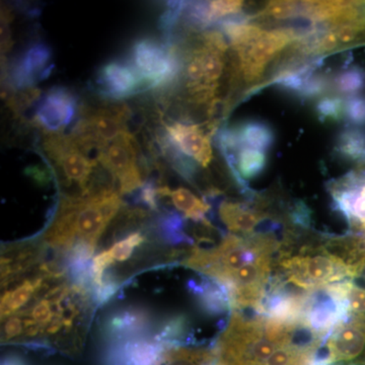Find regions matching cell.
Returning a JSON list of instances; mask_svg holds the SVG:
<instances>
[{
  "instance_id": "1",
  "label": "cell",
  "mask_w": 365,
  "mask_h": 365,
  "mask_svg": "<svg viewBox=\"0 0 365 365\" xmlns=\"http://www.w3.org/2000/svg\"><path fill=\"white\" fill-rule=\"evenodd\" d=\"M1 280L2 344L81 351L96 304L90 285L30 246L2 257Z\"/></svg>"
},
{
  "instance_id": "2",
  "label": "cell",
  "mask_w": 365,
  "mask_h": 365,
  "mask_svg": "<svg viewBox=\"0 0 365 365\" xmlns=\"http://www.w3.org/2000/svg\"><path fill=\"white\" fill-rule=\"evenodd\" d=\"M121 204L116 191L90 198L63 199L46 232L45 244L66 254L72 265H88L98 240Z\"/></svg>"
},
{
  "instance_id": "3",
  "label": "cell",
  "mask_w": 365,
  "mask_h": 365,
  "mask_svg": "<svg viewBox=\"0 0 365 365\" xmlns=\"http://www.w3.org/2000/svg\"><path fill=\"white\" fill-rule=\"evenodd\" d=\"M44 148L47 155L59 169L61 181L67 186H76L78 198H90L100 195L93 182V168L97 160H91L79 146L73 136L50 133L46 136Z\"/></svg>"
},
{
  "instance_id": "4",
  "label": "cell",
  "mask_w": 365,
  "mask_h": 365,
  "mask_svg": "<svg viewBox=\"0 0 365 365\" xmlns=\"http://www.w3.org/2000/svg\"><path fill=\"white\" fill-rule=\"evenodd\" d=\"M133 68L146 86H167L179 78L182 69L181 53L157 41L143 39L133 46Z\"/></svg>"
},
{
  "instance_id": "5",
  "label": "cell",
  "mask_w": 365,
  "mask_h": 365,
  "mask_svg": "<svg viewBox=\"0 0 365 365\" xmlns=\"http://www.w3.org/2000/svg\"><path fill=\"white\" fill-rule=\"evenodd\" d=\"M323 365H365V314H352L327 338Z\"/></svg>"
},
{
  "instance_id": "6",
  "label": "cell",
  "mask_w": 365,
  "mask_h": 365,
  "mask_svg": "<svg viewBox=\"0 0 365 365\" xmlns=\"http://www.w3.org/2000/svg\"><path fill=\"white\" fill-rule=\"evenodd\" d=\"M300 37L294 29L264 31L258 39L237 51L242 78L247 83L259 81L274 57Z\"/></svg>"
},
{
  "instance_id": "7",
  "label": "cell",
  "mask_w": 365,
  "mask_h": 365,
  "mask_svg": "<svg viewBox=\"0 0 365 365\" xmlns=\"http://www.w3.org/2000/svg\"><path fill=\"white\" fill-rule=\"evenodd\" d=\"M98 160L116 180L120 193H129L143 186L131 134H124L105 146L98 153Z\"/></svg>"
},
{
  "instance_id": "8",
  "label": "cell",
  "mask_w": 365,
  "mask_h": 365,
  "mask_svg": "<svg viewBox=\"0 0 365 365\" xmlns=\"http://www.w3.org/2000/svg\"><path fill=\"white\" fill-rule=\"evenodd\" d=\"M78 102L64 88H54L46 93L36 111L38 124L51 133L62 130L71 123L76 114Z\"/></svg>"
},
{
  "instance_id": "9",
  "label": "cell",
  "mask_w": 365,
  "mask_h": 365,
  "mask_svg": "<svg viewBox=\"0 0 365 365\" xmlns=\"http://www.w3.org/2000/svg\"><path fill=\"white\" fill-rule=\"evenodd\" d=\"M165 130L178 150L193 158L201 167H208L212 160V148L210 138L199 125L175 122L167 125Z\"/></svg>"
},
{
  "instance_id": "10",
  "label": "cell",
  "mask_w": 365,
  "mask_h": 365,
  "mask_svg": "<svg viewBox=\"0 0 365 365\" xmlns=\"http://www.w3.org/2000/svg\"><path fill=\"white\" fill-rule=\"evenodd\" d=\"M51 57V49L47 45L37 43L29 47L11 68V81L14 88H28L45 78L53 67H47Z\"/></svg>"
},
{
  "instance_id": "11",
  "label": "cell",
  "mask_w": 365,
  "mask_h": 365,
  "mask_svg": "<svg viewBox=\"0 0 365 365\" xmlns=\"http://www.w3.org/2000/svg\"><path fill=\"white\" fill-rule=\"evenodd\" d=\"M98 85L102 93L112 98H123L133 95L145 85L133 67L122 62L112 61L101 71Z\"/></svg>"
},
{
  "instance_id": "12",
  "label": "cell",
  "mask_w": 365,
  "mask_h": 365,
  "mask_svg": "<svg viewBox=\"0 0 365 365\" xmlns=\"http://www.w3.org/2000/svg\"><path fill=\"white\" fill-rule=\"evenodd\" d=\"M220 220L232 234L250 235L267 218L260 209L250 207L248 204L223 201L220 206Z\"/></svg>"
},
{
  "instance_id": "13",
  "label": "cell",
  "mask_w": 365,
  "mask_h": 365,
  "mask_svg": "<svg viewBox=\"0 0 365 365\" xmlns=\"http://www.w3.org/2000/svg\"><path fill=\"white\" fill-rule=\"evenodd\" d=\"M190 289L198 299L201 307L208 314H220L232 309L227 290L210 278L200 282L192 281Z\"/></svg>"
},
{
  "instance_id": "14",
  "label": "cell",
  "mask_w": 365,
  "mask_h": 365,
  "mask_svg": "<svg viewBox=\"0 0 365 365\" xmlns=\"http://www.w3.org/2000/svg\"><path fill=\"white\" fill-rule=\"evenodd\" d=\"M158 191L160 196L170 197L175 207L182 212L185 217L190 218L197 223L207 222L206 215L210 207L205 201L201 200L188 189L170 190L169 187H160L158 188Z\"/></svg>"
},
{
  "instance_id": "15",
  "label": "cell",
  "mask_w": 365,
  "mask_h": 365,
  "mask_svg": "<svg viewBox=\"0 0 365 365\" xmlns=\"http://www.w3.org/2000/svg\"><path fill=\"white\" fill-rule=\"evenodd\" d=\"M242 148L268 151L275 141V133L272 127L260 120H248L235 127Z\"/></svg>"
},
{
  "instance_id": "16",
  "label": "cell",
  "mask_w": 365,
  "mask_h": 365,
  "mask_svg": "<svg viewBox=\"0 0 365 365\" xmlns=\"http://www.w3.org/2000/svg\"><path fill=\"white\" fill-rule=\"evenodd\" d=\"M148 316L143 312L125 311L113 316L106 324L105 332L114 339H125L129 335L143 332L148 327Z\"/></svg>"
},
{
  "instance_id": "17",
  "label": "cell",
  "mask_w": 365,
  "mask_h": 365,
  "mask_svg": "<svg viewBox=\"0 0 365 365\" xmlns=\"http://www.w3.org/2000/svg\"><path fill=\"white\" fill-rule=\"evenodd\" d=\"M335 150L340 158L354 163H365V129L348 127L337 137Z\"/></svg>"
},
{
  "instance_id": "18",
  "label": "cell",
  "mask_w": 365,
  "mask_h": 365,
  "mask_svg": "<svg viewBox=\"0 0 365 365\" xmlns=\"http://www.w3.org/2000/svg\"><path fill=\"white\" fill-rule=\"evenodd\" d=\"M228 165H234L237 174L246 181L260 176L267 165V158L263 151L241 148V150L235 153V162L227 163Z\"/></svg>"
},
{
  "instance_id": "19",
  "label": "cell",
  "mask_w": 365,
  "mask_h": 365,
  "mask_svg": "<svg viewBox=\"0 0 365 365\" xmlns=\"http://www.w3.org/2000/svg\"><path fill=\"white\" fill-rule=\"evenodd\" d=\"M334 86L342 95H360L365 90V69L359 66L343 69L334 78Z\"/></svg>"
},
{
  "instance_id": "20",
  "label": "cell",
  "mask_w": 365,
  "mask_h": 365,
  "mask_svg": "<svg viewBox=\"0 0 365 365\" xmlns=\"http://www.w3.org/2000/svg\"><path fill=\"white\" fill-rule=\"evenodd\" d=\"M316 113L322 122L340 121L345 117V101L337 96H327L317 103Z\"/></svg>"
},
{
  "instance_id": "21",
  "label": "cell",
  "mask_w": 365,
  "mask_h": 365,
  "mask_svg": "<svg viewBox=\"0 0 365 365\" xmlns=\"http://www.w3.org/2000/svg\"><path fill=\"white\" fill-rule=\"evenodd\" d=\"M345 118L352 127L365 126V95L352 96L345 101Z\"/></svg>"
},
{
  "instance_id": "22",
  "label": "cell",
  "mask_w": 365,
  "mask_h": 365,
  "mask_svg": "<svg viewBox=\"0 0 365 365\" xmlns=\"http://www.w3.org/2000/svg\"><path fill=\"white\" fill-rule=\"evenodd\" d=\"M261 14L274 20H287L300 16V4L295 1L270 2Z\"/></svg>"
},
{
  "instance_id": "23",
  "label": "cell",
  "mask_w": 365,
  "mask_h": 365,
  "mask_svg": "<svg viewBox=\"0 0 365 365\" xmlns=\"http://www.w3.org/2000/svg\"><path fill=\"white\" fill-rule=\"evenodd\" d=\"M208 13L210 16L211 21H220V19L228 18L232 14H241L242 7H244V1H232V0H217V1H209Z\"/></svg>"
},
{
  "instance_id": "24",
  "label": "cell",
  "mask_w": 365,
  "mask_h": 365,
  "mask_svg": "<svg viewBox=\"0 0 365 365\" xmlns=\"http://www.w3.org/2000/svg\"><path fill=\"white\" fill-rule=\"evenodd\" d=\"M329 86H330V81H329L328 78L322 76V74H314L304 83L299 98L307 101L319 97V96L326 93Z\"/></svg>"
},
{
  "instance_id": "25",
  "label": "cell",
  "mask_w": 365,
  "mask_h": 365,
  "mask_svg": "<svg viewBox=\"0 0 365 365\" xmlns=\"http://www.w3.org/2000/svg\"><path fill=\"white\" fill-rule=\"evenodd\" d=\"M158 188L155 186L153 182H145V184L141 187L140 200L143 201L144 204H146L148 207L153 209V210H158Z\"/></svg>"
},
{
  "instance_id": "26",
  "label": "cell",
  "mask_w": 365,
  "mask_h": 365,
  "mask_svg": "<svg viewBox=\"0 0 365 365\" xmlns=\"http://www.w3.org/2000/svg\"><path fill=\"white\" fill-rule=\"evenodd\" d=\"M364 277H365V276H364Z\"/></svg>"
}]
</instances>
